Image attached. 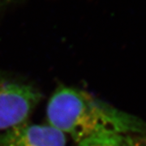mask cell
Listing matches in <instances>:
<instances>
[{"instance_id":"obj_1","label":"cell","mask_w":146,"mask_h":146,"mask_svg":"<svg viewBox=\"0 0 146 146\" xmlns=\"http://www.w3.org/2000/svg\"><path fill=\"white\" fill-rule=\"evenodd\" d=\"M46 116L49 124L77 145L93 138H124L146 132V124L140 119L72 87L56 89L48 102Z\"/></svg>"},{"instance_id":"obj_2","label":"cell","mask_w":146,"mask_h":146,"mask_svg":"<svg viewBox=\"0 0 146 146\" xmlns=\"http://www.w3.org/2000/svg\"><path fill=\"white\" fill-rule=\"evenodd\" d=\"M41 98L30 84L0 76V131L28 121Z\"/></svg>"},{"instance_id":"obj_3","label":"cell","mask_w":146,"mask_h":146,"mask_svg":"<svg viewBox=\"0 0 146 146\" xmlns=\"http://www.w3.org/2000/svg\"><path fill=\"white\" fill-rule=\"evenodd\" d=\"M67 136L50 124L25 121L0 131V146H66Z\"/></svg>"},{"instance_id":"obj_4","label":"cell","mask_w":146,"mask_h":146,"mask_svg":"<svg viewBox=\"0 0 146 146\" xmlns=\"http://www.w3.org/2000/svg\"><path fill=\"white\" fill-rule=\"evenodd\" d=\"M128 137H98L89 139L78 144V146H124Z\"/></svg>"},{"instance_id":"obj_5","label":"cell","mask_w":146,"mask_h":146,"mask_svg":"<svg viewBox=\"0 0 146 146\" xmlns=\"http://www.w3.org/2000/svg\"><path fill=\"white\" fill-rule=\"evenodd\" d=\"M16 1V0H0V9L3 7H5L7 6L10 5Z\"/></svg>"},{"instance_id":"obj_6","label":"cell","mask_w":146,"mask_h":146,"mask_svg":"<svg viewBox=\"0 0 146 146\" xmlns=\"http://www.w3.org/2000/svg\"><path fill=\"white\" fill-rule=\"evenodd\" d=\"M124 146H145V145H141V144H138V143H132V142H131L130 141L129 138H127V139L126 140L125 143H124Z\"/></svg>"}]
</instances>
